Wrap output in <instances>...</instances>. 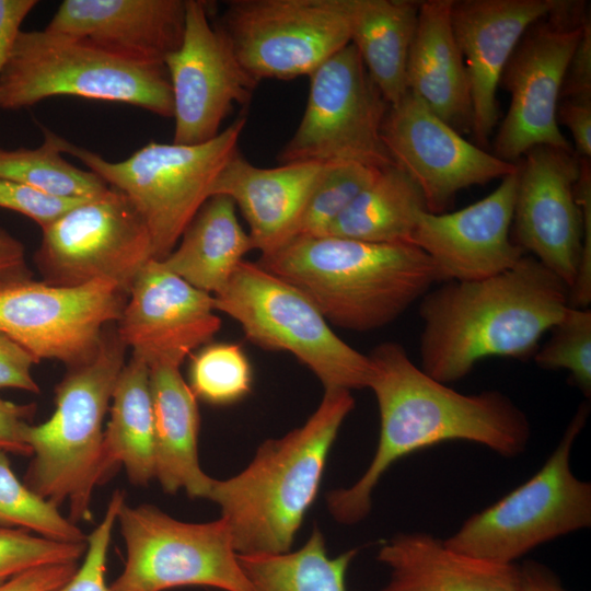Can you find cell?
<instances>
[{
  "mask_svg": "<svg viewBox=\"0 0 591 591\" xmlns=\"http://www.w3.org/2000/svg\"><path fill=\"white\" fill-rule=\"evenodd\" d=\"M164 65L172 89L173 142L178 144L217 137L233 105H247L259 83L210 22L208 4L201 0H186L182 44Z\"/></svg>",
  "mask_w": 591,
  "mask_h": 591,
  "instance_id": "obj_16",
  "label": "cell"
},
{
  "mask_svg": "<svg viewBox=\"0 0 591 591\" xmlns=\"http://www.w3.org/2000/svg\"><path fill=\"white\" fill-rule=\"evenodd\" d=\"M325 164L285 163L258 167L239 151L216 178L211 196L223 195L239 207L254 250L270 254L293 240Z\"/></svg>",
  "mask_w": 591,
  "mask_h": 591,
  "instance_id": "obj_23",
  "label": "cell"
},
{
  "mask_svg": "<svg viewBox=\"0 0 591 591\" xmlns=\"http://www.w3.org/2000/svg\"><path fill=\"white\" fill-rule=\"evenodd\" d=\"M354 406L350 391L325 390L301 427L266 440L235 476L212 479L207 499L220 507L239 555L291 549L316 498L332 445Z\"/></svg>",
  "mask_w": 591,
  "mask_h": 591,
  "instance_id": "obj_3",
  "label": "cell"
},
{
  "mask_svg": "<svg viewBox=\"0 0 591 591\" xmlns=\"http://www.w3.org/2000/svg\"><path fill=\"white\" fill-rule=\"evenodd\" d=\"M109 410L102 443L104 476L120 464L132 484L147 485L155 478L154 419L149 367L140 359L131 357L121 369Z\"/></svg>",
  "mask_w": 591,
  "mask_h": 591,
  "instance_id": "obj_29",
  "label": "cell"
},
{
  "mask_svg": "<svg viewBox=\"0 0 591 591\" xmlns=\"http://www.w3.org/2000/svg\"><path fill=\"white\" fill-rule=\"evenodd\" d=\"M246 117L239 116L199 144L151 141L123 161H108L54 132L61 151L79 159L108 186L124 193L144 221L153 259H164L202 205L228 161L239 151Z\"/></svg>",
  "mask_w": 591,
  "mask_h": 591,
  "instance_id": "obj_7",
  "label": "cell"
},
{
  "mask_svg": "<svg viewBox=\"0 0 591 591\" xmlns=\"http://www.w3.org/2000/svg\"><path fill=\"white\" fill-rule=\"evenodd\" d=\"M551 338L535 354L546 370L564 369L586 397L591 395V311L569 306L553 326Z\"/></svg>",
  "mask_w": 591,
  "mask_h": 591,
  "instance_id": "obj_36",
  "label": "cell"
},
{
  "mask_svg": "<svg viewBox=\"0 0 591 591\" xmlns=\"http://www.w3.org/2000/svg\"><path fill=\"white\" fill-rule=\"evenodd\" d=\"M34 410V405H20L0 397V450L31 455L25 432Z\"/></svg>",
  "mask_w": 591,
  "mask_h": 591,
  "instance_id": "obj_43",
  "label": "cell"
},
{
  "mask_svg": "<svg viewBox=\"0 0 591 591\" xmlns=\"http://www.w3.org/2000/svg\"><path fill=\"white\" fill-rule=\"evenodd\" d=\"M77 569V563L37 567L1 583L0 591H54L65 584Z\"/></svg>",
  "mask_w": 591,
  "mask_h": 591,
  "instance_id": "obj_45",
  "label": "cell"
},
{
  "mask_svg": "<svg viewBox=\"0 0 591 591\" xmlns=\"http://www.w3.org/2000/svg\"><path fill=\"white\" fill-rule=\"evenodd\" d=\"M382 137L393 163L418 185L432 213H442L462 189L518 170L467 141L410 92L390 106Z\"/></svg>",
  "mask_w": 591,
  "mask_h": 591,
  "instance_id": "obj_17",
  "label": "cell"
},
{
  "mask_svg": "<svg viewBox=\"0 0 591 591\" xmlns=\"http://www.w3.org/2000/svg\"><path fill=\"white\" fill-rule=\"evenodd\" d=\"M179 245L159 260L169 271L209 294L220 292L253 243L236 217L235 205L211 196L179 239Z\"/></svg>",
  "mask_w": 591,
  "mask_h": 591,
  "instance_id": "obj_27",
  "label": "cell"
},
{
  "mask_svg": "<svg viewBox=\"0 0 591 591\" xmlns=\"http://www.w3.org/2000/svg\"><path fill=\"white\" fill-rule=\"evenodd\" d=\"M518 164L512 223L515 243L571 288L582 252L583 223L575 185V152L540 146Z\"/></svg>",
  "mask_w": 591,
  "mask_h": 591,
  "instance_id": "obj_18",
  "label": "cell"
},
{
  "mask_svg": "<svg viewBox=\"0 0 591 591\" xmlns=\"http://www.w3.org/2000/svg\"><path fill=\"white\" fill-rule=\"evenodd\" d=\"M376 559L390 570L380 591H519L515 564L457 552L425 532L396 534L380 548Z\"/></svg>",
  "mask_w": 591,
  "mask_h": 591,
  "instance_id": "obj_24",
  "label": "cell"
},
{
  "mask_svg": "<svg viewBox=\"0 0 591 591\" xmlns=\"http://www.w3.org/2000/svg\"><path fill=\"white\" fill-rule=\"evenodd\" d=\"M85 199H61L45 195L24 184L0 178V208L19 212L40 228L55 221Z\"/></svg>",
  "mask_w": 591,
  "mask_h": 591,
  "instance_id": "obj_39",
  "label": "cell"
},
{
  "mask_svg": "<svg viewBox=\"0 0 591 591\" xmlns=\"http://www.w3.org/2000/svg\"><path fill=\"white\" fill-rule=\"evenodd\" d=\"M356 554L329 557L323 533L314 528L294 552L237 555L251 591H347L346 572Z\"/></svg>",
  "mask_w": 591,
  "mask_h": 591,
  "instance_id": "obj_31",
  "label": "cell"
},
{
  "mask_svg": "<svg viewBox=\"0 0 591 591\" xmlns=\"http://www.w3.org/2000/svg\"><path fill=\"white\" fill-rule=\"evenodd\" d=\"M517 185L518 170L465 208L418 215L409 244L431 259L440 281L488 278L510 269L524 256L510 237Z\"/></svg>",
  "mask_w": 591,
  "mask_h": 591,
  "instance_id": "obj_20",
  "label": "cell"
},
{
  "mask_svg": "<svg viewBox=\"0 0 591 591\" xmlns=\"http://www.w3.org/2000/svg\"><path fill=\"white\" fill-rule=\"evenodd\" d=\"M36 363L38 361L27 350L0 332V389L39 393V386L32 375V368Z\"/></svg>",
  "mask_w": 591,
  "mask_h": 591,
  "instance_id": "obj_41",
  "label": "cell"
},
{
  "mask_svg": "<svg viewBox=\"0 0 591 591\" xmlns=\"http://www.w3.org/2000/svg\"><path fill=\"white\" fill-rule=\"evenodd\" d=\"M379 171L350 162L325 164L304 208L297 236H326L334 222Z\"/></svg>",
  "mask_w": 591,
  "mask_h": 591,
  "instance_id": "obj_35",
  "label": "cell"
},
{
  "mask_svg": "<svg viewBox=\"0 0 591 591\" xmlns=\"http://www.w3.org/2000/svg\"><path fill=\"white\" fill-rule=\"evenodd\" d=\"M560 99L591 100V23L587 18L569 61Z\"/></svg>",
  "mask_w": 591,
  "mask_h": 591,
  "instance_id": "obj_42",
  "label": "cell"
},
{
  "mask_svg": "<svg viewBox=\"0 0 591 591\" xmlns=\"http://www.w3.org/2000/svg\"><path fill=\"white\" fill-rule=\"evenodd\" d=\"M590 406L582 403L544 465L494 505L472 514L444 540L457 552L503 565L537 546L591 525V484L578 478L570 457Z\"/></svg>",
  "mask_w": 591,
  "mask_h": 591,
  "instance_id": "obj_8",
  "label": "cell"
},
{
  "mask_svg": "<svg viewBox=\"0 0 591 591\" xmlns=\"http://www.w3.org/2000/svg\"><path fill=\"white\" fill-rule=\"evenodd\" d=\"M250 361L240 345L207 344L192 358L189 387L196 398L212 405H229L252 389Z\"/></svg>",
  "mask_w": 591,
  "mask_h": 591,
  "instance_id": "obj_34",
  "label": "cell"
},
{
  "mask_svg": "<svg viewBox=\"0 0 591 591\" xmlns=\"http://www.w3.org/2000/svg\"><path fill=\"white\" fill-rule=\"evenodd\" d=\"M557 0H461L451 5V24L470 85L471 131L479 144L498 121L497 89L525 32L547 16Z\"/></svg>",
  "mask_w": 591,
  "mask_h": 591,
  "instance_id": "obj_21",
  "label": "cell"
},
{
  "mask_svg": "<svg viewBox=\"0 0 591 591\" xmlns=\"http://www.w3.org/2000/svg\"><path fill=\"white\" fill-rule=\"evenodd\" d=\"M519 571V591H568L552 569L538 561L526 560Z\"/></svg>",
  "mask_w": 591,
  "mask_h": 591,
  "instance_id": "obj_48",
  "label": "cell"
},
{
  "mask_svg": "<svg viewBox=\"0 0 591 591\" xmlns=\"http://www.w3.org/2000/svg\"><path fill=\"white\" fill-rule=\"evenodd\" d=\"M256 263L301 290L328 323L355 332L394 322L440 281L413 244L333 235L297 236Z\"/></svg>",
  "mask_w": 591,
  "mask_h": 591,
  "instance_id": "obj_4",
  "label": "cell"
},
{
  "mask_svg": "<svg viewBox=\"0 0 591 591\" xmlns=\"http://www.w3.org/2000/svg\"><path fill=\"white\" fill-rule=\"evenodd\" d=\"M301 120L278 155L281 164L350 162L374 169L393 163L382 129L390 104L382 96L352 44L310 76Z\"/></svg>",
  "mask_w": 591,
  "mask_h": 591,
  "instance_id": "obj_11",
  "label": "cell"
},
{
  "mask_svg": "<svg viewBox=\"0 0 591 591\" xmlns=\"http://www.w3.org/2000/svg\"><path fill=\"white\" fill-rule=\"evenodd\" d=\"M186 0H65L45 27L124 58L164 65L185 31Z\"/></svg>",
  "mask_w": 591,
  "mask_h": 591,
  "instance_id": "obj_22",
  "label": "cell"
},
{
  "mask_svg": "<svg viewBox=\"0 0 591 591\" xmlns=\"http://www.w3.org/2000/svg\"><path fill=\"white\" fill-rule=\"evenodd\" d=\"M126 298L107 279L78 287L31 276L0 280V332L38 362L53 359L74 368L96 355L104 329L118 322Z\"/></svg>",
  "mask_w": 591,
  "mask_h": 591,
  "instance_id": "obj_15",
  "label": "cell"
},
{
  "mask_svg": "<svg viewBox=\"0 0 591 591\" xmlns=\"http://www.w3.org/2000/svg\"><path fill=\"white\" fill-rule=\"evenodd\" d=\"M154 419L155 478L169 494L185 490L190 498L208 497L212 479L199 464L197 398L179 367L149 368Z\"/></svg>",
  "mask_w": 591,
  "mask_h": 591,
  "instance_id": "obj_26",
  "label": "cell"
},
{
  "mask_svg": "<svg viewBox=\"0 0 591 591\" xmlns=\"http://www.w3.org/2000/svg\"><path fill=\"white\" fill-rule=\"evenodd\" d=\"M354 0H232L216 25L257 81L310 76L350 44Z\"/></svg>",
  "mask_w": 591,
  "mask_h": 591,
  "instance_id": "obj_12",
  "label": "cell"
},
{
  "mask_svg": "<svg viewBox=\"0 0 591 591\" xmlns=\"http://www.w3.org/2000/svg\"><path fill=\"white\" fill-rule=\"evenodd\" d=\"M419 301V368L445 384L483 359L529 355L570 306L568 286L525 255L488 278L445 281Z\"/></svg>",
  "mask_w": 591,
  "mask_h": 591,
  "instance_id": "obj_2",
  "label": "cell"
},
{
  "mask_svg": "<svg viewBox=\"0 0 591 591\" xmlns=\"http://www.w3.org/2000/svg\"><path fill=\"white\" fill-rule=\"evenodd\" d=\"M37 3L36 0H0V77L23 21Z\"/></svg>",
  "mask_w": 591,
  "mask_h": 591,
  "instance_id": "obj_46",
  "label": "cell"
},
{
  "mask_svg": "<svg viewBox=\"0 0 591 591\" xmlns=\"http://www.w3.org/2000/svg\"><path fill=\"white\" fill-rule=\"evenodd\" d=\"M42 232L34 260L43 281L53 286L107 279L128 297L153 259L144 221L128 197L111 186L63 212Z\"/></svg>",
  "mask_w": 591,
  "mask_h": 591,
  "instance_id": "obj_13",
  "label": "cell"
},
{
  "mask_svg": "<svg viewBox=\"0 0 591 591\" xmlns=\"http://www.w3.org/2000/svg\"><path fill=\"white\" fill-rule=\"evenodd\" d=\"M576 200L583 223L582 252L575 281L569 290V304L587 309L591 303V169L590 161L580 159V175L575 185Z\"/></svg>",
  "mask_w": 591,
  "mask_h": 591,
  "instance_id": "obj_40",
  "label": "cell"
},
{
  "mask_svg": "<svg viewBox=\"0 0 591 591\" xmlns=\"http://www.w3.org/2000/svg\"><path fill=\"white\" fill-rule=\"evenodd\" d=\"M557 121L565 125L572 137L576 155L591 158V100L561 99L557 107Z\"/></svg>",
  "mask_w": 591,
  "mask_h": 591,
  "instance_id": "obj_44",
  "label": "cell"
},
{
  "mask_svg": "<svg viewBox=\"0 0 591 591\" xmlns=\"http://www.w3.org/2000/svg\"><path fill=\"white\" fill-rule=\"evenodd\" d=\"M44 142L35 149L8 150L0 146V178L24 184L61 199H89L108 185L92 171L79 169L62 158L54 132L43 128Z\"/></svg>",
  "mask_w": 591,
  "mask_h": 591,
  "instance_id": "obj_32",
  "label": "cell"
},
{
  "mask_svg": "<svg viewBox=\"0 0 591 591\" xmlns=\"http://www.w3.org/2000/svg\"><path fill=\"white\" fill-rule=\"evenodd\" d=\"M427 210L424 195L395 164L375 178L334 222L327 235L370 243H408L418 215Z\"/></svg>",
  "mask_w": 591,
  "mask_h": 591,
  "instance_id": "obj_30",
  "label": "cell"
},
{
  "mask_svg": "<svg viewBox=\"0 0 591 591\" xmlns=\"http://www.w3.org/2000/svg\"><path fill=\"white\" fill-rule=\"evenodd\" d=\"M86 547V541L63 542L23 529L0 528V584L37 567L77 563Z\"/></svg>",
  "mask_w": 591,
  "mask_h": 591,
  "instance_id": "obj_37",
  "label": "cell"
},
{
  "mask_svg": "<svg viewBox=\"0 0 591 591\" xmlns=\"http://www.w3.org/2000/svg\"><path fill=\"white\" fill-rule=\"evenodd\" d=\"M0 528L23 529L63 542H85L86 535L56 506L22 483L0 450Z\"/></svg>",
  "mask_w": 591,
  "mask_h": 591,
  "instance_id": "obj_33",
  "label": "cell"
},
{
  "mask_svg": "<svg viewBox=\"0 0 591 591\" xmlns=\"http://www.w3.org/2000/svg\"><path fill=\"white\" fill-rule=\"evenodd\" d=\"M126 349L116 326H106L96 355L70 368L56 386L50 418L30 425L25 432L33 459L24 484L57 508L68 501L73 523L90 518L93 489L105 478L103 420L126 363Z\"/></svg>",
  "mask_w": 591,
  "mask_h": 591,
  "instance_id": "obj_5",
  "label": "cell"
},
{
  "mask_svg": "<svg viewBox=\"0 0 591 591\" xmlns=\"http://www.w3.org/2000/svg\"><path fill=\"white\" fill-rule=\"evenodd\" d=\"M586 19L577 3L557 0L519 42L500 80L510 93V106L495 139L499 159L515 163L540 146L573 152L559 129L557 107Z\"/></svg>",
  "mask_w": 591,
  "mask_h": 591,
  "instance_id": "obj_14",
  "label": "cell"
},
{
  "mask_svg": "<svg viewBox=\"0 0 591 591\" xmlns=\"http://www.w3.org/2000/svg\"><path fill=\"white\" fill-rule=\"evenodd\" d=\"M420 1L354 0L350 44L391 105L408 92L406 70Z\"/></svg>",
  "mask_w": 591,
  "mask_h": 591,
  "instance_id": "obj_28",
  "label": "cell"
},
{
  "mask_svg": "<svg viewBox=\"0 0 591 591\" xmlns=\"http://www.w3.org/2000/svg\"><path fill=\"white\" fill-rule=\"evenodd\" d=\"M452 0L420 1L410 46L406 81L442 120L461 132L471 131L468 78L451 24Z\"/></svg>",
  "mask_w": 591,
  "mask_h": 591,
  "instance_id": "obj_25",
  "label": "cell"
},
{
  "mask_svg": "<svg viewBox=\"0 0 591 591\" xmlns=\"http://www.w3.org/2000/svg\"><path fill=\"white\" fill-rule=\"evenodd\" d=\"M124 502L123 493L116 490L109 500L102 521L88 535V547L82 566L76 570L65 584L54 591H108L105 582L106 557L112 532Z\"/></svg>",
  "mask_w": 591,
  "mask_h": 591,
  "instance_id": "obj_38",
  "label": "cell"
},
{
  "mask_svg": "<svg viewBox=\"0 0 591 591\" xmlns=\"http://www.w3.org/2000/svg\"><path fill=\"white\" fill-rule=\"evenodd\" d=\"M371 389L380 413V436L373 459L351 486L329 491L328 511L341 524L363 520L381 477L398 460L445 441H467L505 457L522 454L530 440L525 413L497 390L464 394L416 366L393 341L367 355Z\"/></svg>",
  "mask_w": 591,
  "mask_h": 591,
  "instance_id": "obj_1",
  "label": "cell"
},
{
  "mask_svg": "<svg viewBox=\"0 0 591 591\" xmlns=\"http://www.w3.org/2000/svg\"><path fill=\"white\" fill-rule=\"evenodd\" d=\"M117 521L126 547L123 571L108 591H165L210 587L251 591L230 530L221 518L176 520L151 505H121Z\"/></svg>",
  "mask_w": 591,
  "mask_h": 591,
  "instance_id": "obj_10",
  "label": "cell"
},
{
  "mask_svg": "<svg viewBox=\"0 0 591 591\" xmlns=\"http://www.w3.org/2000/svg\"><path fill=\"white\" fill-rule=\"evenodd\" d=\"M31 276L23 243L0 227V280Z\"/></svg>",
  "mask_w": 591,
  "mask_h": 591,
  "instance_id": "obj_47",
  "label": "cell"
},
{
  "mask_svg": "<svg viewBox=\"0 0 591 591\" xmlns=\"http://www.w3.org/2000/svg\"><path fill=\"white\" fill-rule=\"evenodd\" d=\"M221 327L213 296L201 291L150 260L136 278L116 332L132 357L149 368L181 367L194 350Z\"/></svg>",
  "mask_w": 591,
  "mask_h": 591,
  "instance_id": "obj_19",
  "label": "cell"
},
{
  "mask_svg": "<svg viewBox=\"0 0 591 591\" xmlns=\"http://www.w3.org/2000/svg\"><path fill=\"white\" fill-rule=\"evenodd\" d=\"M59 95L125 103L173 118L165 65L130 60L45 28L20 30L0 77V108L16 111Z\"/></svg>",
  "mask_w": 591,
  "mask_h": 591,
  "instance_id": "obj_6",
  "label": "cell"
},
{
  "mask_svg": "<svg viewBox=\"0 0 591 591\" xmlns=\"http://www.w3.org/2000/svg\"><path fill=\"white\" fill-rule=\"evenodd\" d=\"M213 305L235 320L251 343L293 355L325 390L367 387L368 356L339 338L301 290L257 263L241 262Z\"/></svg>",
  "mask_w": 591,
  "mask_h": 591,
  "instance_id": "obj_9",
  "label": "cell"
}]
</instances>
